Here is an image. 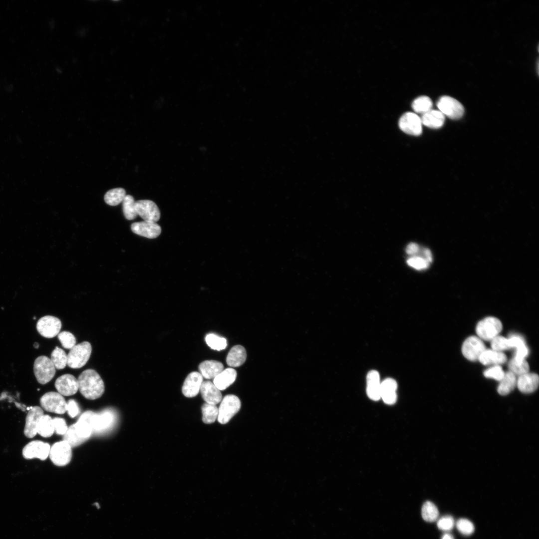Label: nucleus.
Wrapping results in <instances>:
<instances>
[{
    "label": "nucleus",
    "mask_w": 539,
    "mask_h": 539,
    "mask_svg": "<svg viewBox=\"0 0 539 539\" xmlns=\"http://www.w3.org/2000/svg\"><path fill=\"white\" fill-rule=\"evenodd\" d=\"M502 328V322L498 318L489 316L478 322L476 331L478 337L481 339L491 341L498 335Z\"/></svg>",
    "instance_id": "4"
},
{
    "label": "nucleus",
    "mask_w": 539,
    "mask_h": 539,
    "mask_svg": "<svg viewBox=\"0 0 539 539\" xmlns=\"http://www.w3.org/2000/svg\"><path fill=\"white\" fill-rule=\"evenodd\" d=\"M203 382V377L199 372H191L183 383L182 388L183 395L188 398L195 397L199 393Z\"/></svg>",
    "instance_id": "16"
},
{
    "label": "nucleus",
    "mask_w": 539,
    "mask_h": 539,
    "mask_svg": "<svg viewBox=\"0 0 539 539\" xmlns=\"http://www.w3.org/2000/svg\"><path fill=\"white\" fill-rule=\"evenodd\" d=\"M61 325V322L58 318L51 315H46L38 320L36 329L43 337L51 338L59 334Z\"/></svg>",
    "instance_id": "9"
},
{
    "label": "nucleus",
    "mask_w": 539,
    "mask_h": 539,
    "mask_svg": "<svg viewBox=\"0 0 539 539\" xmlns=\"http://www.w3.org/2000/svg\"><path fill=\"white\" fill-rule=\"evenodd\" d=\"M41 407L46 411L58 414L66 412L67 402L62 395L54 391L45 393L40 398Z\"/></svg>",
    "instance_id": "6"
},
{
    "label": "nucleus",
    "mask_w": 539,
    "mask_h": 539,
    "mask_svg": "<svg viewBox=\"0 0 539 539\" xmlns=\"http://www.w3.org/2000/svg\"><path fill=\"white\" fill-rule=\"evenodd\" d=\"M50 449V446L48 443L34 440L29 442L23 447L22 454L23 458L26 459L38 458L43 461L49 456Z\"/></svg>",
    "instance_id": "11"
},
{
    "label": "nucleus",
    "mask_w": 539,
    "mask_h": 539,
    "mask_svg": "<svg viewBox=\"0 0 539 539\" xmlns=\"http://www.w3.org/2000/svg\"><path fill=\"white\" fill-rule=\"evenodd\" d=\"M399 126L404 132L412 135H419L422 133L421 118L415 113L406 112L400 118Z\"/></svg>",
    "instance_id": "13"
},
{
    "label": "nucleus",
    "mask_w": 539,
    "mask_h": 539,
    "mask_svg": "<svg viewBox=\"0 0 539 539\" xmlns=\"http://www.w3.org/2000/svg\"><path fill=\"white\" fill-rule=\"evenodd\" d=\"M43 415V410L39 406L32 407L29 410L25 418L24 429V434L26 437L32 438L37 434L38 423Z\"/></svg>",
    "instance_id": "17"
},
{
    "label": "nucleus",
    "mask_w": 539,
    "mask_h": 539,
    "mask_svg": "<svg viewBox=\"0 0 539 539\" xmlns=\"http://www.w3.org/2000/svg\"><path fill=\"white\" fill-rule=\"evenodd\" d=\"M437 105L439 110L444 116L446 115L451 119L460 118L464 112V108L462 104L456 99L449 96L441 97L439 99Z\"/></svg>",
    "instance_id": "8"
},
{
    "label": "nucleus",
    "mask_w": 539,
    "mask_h": 539,
    "mask_svg": "<svg viewBox=\"0 0 539 539\" xmlns=\"http://www.w3.org/2000/svg\"><path fill=\"white\" fill-rule=\"evenodd\" d=\"M456 527L458 531L463 535L469 536L475 531L473 523L467 519H460L456 523Z\"/></svg>",
    "instance_id": "41"
},
{
    "label": "nucleus",
    "mask_w": 539,
    "mask_h": 539,
    "mask_svg": "<svg viewBox=\"0 0 539 539\" xmlns=\"http://www.w3.org/2000/svg\"><path fill=\"white\" fill-rule=\"evenodd\" d=\"M367 394L369 398L374 401L381 398L380 382L379 373L375 370L369 371L366 378Z\"/></svg>",
    "instance_id": "22"
},
{
    "label": "nucleus",
    "mask_w": 539,
    "mask_h": 539,
    "mask_svg": "<svg viewBox=\"0 0 539 539\" xmlns=\"http://www.w3.org/2000/svg\"><path fill=\"white\" fill-rule=\"evenodd\" d=\"M54 432L59 435H64L68 429L65 420L60 417L53 418Z\"/></svg>",
    "instance_id": "45"
},
{
    "label": "nucleus",
    "mask_w": 539,
    "mask_h": 539,
    "mask_svg": "<svg viewBox=\"0 0 539 539\" xmlns=\"http://www.w3.org/2000/svg\"><path fill=\"white\" fill-rule=\"evenodd\" d=\"M125 196V190L122 188H117L108 191L104 195V199L107 204L114 206L122 202Z\"/></svg>",
    "instance_id": "31"
},
{
    "label": "nucleus",
    "mask_w": 539,
    "mask_h": 539,
    "mask_svg": "<svg viewBox=\"0 0 539 539\" xmlns=\"http://www.w3.org/2000/svg\"><path fill=\"white\" fill-rule=\"evenodd\" d=\"M491 346L493 350L500 352L512 348L509 338L500 335L491 340Z\"/></svg>",
    "instance_id": "40"
},
{
    "label": "nucleus",
    "mask_w": 539,
    "mask_h": 539,
    "mask_svg": "<svg viewBox=\"0 0 539 539\" xmlns=\"http://www.w3.org/2000/svg\"><path fill=\"white\" fill-rule=\"evenodd\" d=\"M412 107L415 112L424 114L431 109L432 102L429 97L421 96L413 101Z\"/></svg>",
    "instance_id": "36"
},
{
    "label": "nucleus",
    "mask_w": 539,
    "mask_h": 539,
    "mask_svg": "<svg viewBox=\"0 0 539 539\" xmlns=\"http://www.w3.org/2000/svg\"><path fill=\"white\" fill-rule=\"evenodd\" d=\"M504 374V371L499 365L490 367L486 369L484 372L485 377L493 378L499 381L503 378Z\"/></svg>",
    "instance_id": "44"
},
{
    "label": "nucleus",
    "mask_w": 539,
    "mask_h": 539,
    "mask_svg": "<svg viewBox=\"0 0 539 539\" xmlns=\"http://www.w3.org/2000/svg\"><path fill=\"white\" fill-rule=\"evenodd\" d=\"M478 360L485 365H497L506 362L507 357L502 352L493 349H486L480 355Z\"/></svg>",
    "instance_id": "26"
},
{
    "label": "nucleus",
    "mask_w": 539,
    "mask_h": 539,
    "mask_svg": "<svg viewBox=\"0 0 539 539\" xmlns=\"http://www.w3.org/2000/svg\"><path fill=\"white\" fill-rule=\"evenodd\" d=\"M131 230L133 233L148 239L156 238L161 233V228L158 224L147 221L132 223Z\"/></svg>",
    "instance_id": "14"
},
{
    "label": "nucleus",
    "mask_w": 539,
    "mask_h": 539,
    "mask_svg": "<svg viewBox=\"0 0 539 539\" xmlns=\"http://www.w3.org/2000/svg\"><path fill=\"white\" fill-rule=\"evenodd\" d=\"M202 420L206 424H211L217 419L218 408L216 405L204 403L201 407Z\"/></svg>",
    "instance_id": "33"
},
{
    "label": "nucleus",
    "mask_w": 539,
    "mask_h": 539,
    "mask_svg": "<svg viewBox=\"0 0 539 539\" xmlns=\"http://www.w3.org/2000/svg\"><path fill=\"white\" fill-rule=\"evenodd\" d=\"M78 390L85 398L95 400L104 393V382L99 374L94 370L83 371L77 378Z\"/></svg>",
    "instance_id": "1"
},
{
    "label": "nucleus",
    "mask_w": 539,
    "mask_h": 539,
    "mask_svg": "<svg viewBox=\"0 0 539 539\" xmlns=\"http://www.w3.org/2000/svg\"><path fill=\"white\" fill-rule=\"evenodd\" d=\"M114 418L112 412L105 411L97 414L93 412L91 422L93 431H103L109 428L112 424Z\"/></svg>",
    "instance_id": "21"
},
{
    "label": "nucleus",
    "mask_w": 539,
    "mask_h": 539,
    "mask_svg": "<svg viewBox=\"0 0 539 539\" xmlns=\"http://www.w3.org/2000/svg\"><path fill=\"white\" fill-rule=\"evenodd\" d=\"M38 346L39 345H38V344L37 343H35V344L34 345V346L35 348H37Z\"/></svg>",
    "instance_id": "49"
},
{
    "label": "nucleus",
    "mask_w": 539,
    "mask_h": 539,
    "mask_svg": "<svg viewBox=\"0 0 539 539\" xmlns=\"http://www.w3.org/2000/svg\"><path fill=\"white\" fill-rule=\"evenodd\" d=\"M200 391L203 399L207 403L216 405L222 400L220 390L210 381H203Z\"/></svg>",
    "instance_id": "18"
},
{
    "label": "nucleus",
    "mask_w": 539,
    "mask_h": 539,
    "mask_svg": "<svg viewBox=\"0 0 539 539\" xmlns=\"http://www.w3.org/2000/svg\"><path fill=\"white\" fill-rule=\"evenodd\" d=\"M539 377L535 373H527L519 376L517 386L521 392L526 394L532 393L538 388Z\"/></svg>",
    "instance_id": "19"
},
{
    "label": "nucleus",
    "mask_w": 539,
    "mask_h": 539,
    "mask_svg": "<svg viewBox=\"0 0 539 539\" xmlns=\"http://www.w3.org/2000/svg\"><path fill=\"white\" fill-rule=\"evenodd\" d=\"M54 432L53 419L48 415H43L37 427V433L44 438L51 437Z\"/></svg>",
    "instance_id": "30"
},
{
    "label": "nucleus",
    "mask_w": 539,
    "mask_h": 539,
    "mask_svg": "<svg viewBox=\"0 0 539 539\" xmlns=\"http://www.w3.org/2000/svg\"><path fill=\"white\" fill-rule=\"evenodd\" d=\"M122 210L125 218L128 220H132L137 217L135 201L132 196L126 195L122 201Z\"/></svg>",
    "instance_id": "32"
},
{
    "label": "nucleus",
    "mask_w": 539,
    "mask_h": 539,
    "mask_svg": "<svg viewBox=\"0 0 539 539\" xmlns=\"http://www.w3.org/2000/svg\"><path fill=\"white\" fill-rule=\"evenodd\" d=\"M517 385L516 375L509 371L505 372L504 376L497 388L498 392L501 395H506L512 392Z\"/></svg>",
    "instance_id": "29"
},
{
    "label": "nucleus",
    "mask_w": 539,
    "mask_h": 539,
    "mask_svg": "<svg viewBox=\"0 0 539 539\" xmlns=\"http://www.w3.org/2000/svg\"><path fill=\"white\" fill-rule=\"evenodd\" d=\"M246 358L245 348L242 345H237L230 350L226 358V362L229 366L236 367L242 365Z\"/></svg>",
    "instance_id": "25"
},
{
    "label": "nucleus",
    "mask_w": 539,
    "mask_h": 539,
    "mask_svg": "<svg viewBox=\"0 0 539 539\" xmlns=\"http://www.w3.org/2000/svg\"><path fill=\"white\" fill-rule=\"evenodd\" d=\"M54 385L57 392L62 396L74 395L78 390L77 379L70 374H65L59 376L56 380Z\"/></svg>",
    "instance_id": "15"
},
{
    "label": "nucleus",
    "mask_w": 539,
    "mask_h": 539,
    "mask_svg": "<svg viewBox=\"0 0 539 539\" xmlns=\"http://www.w3.org/2000/svg\"><path fill=\"white\" fill-rule=\"evenodd\" d=\"M454 518L449 515L443 516L438 520L437 525L438 529L442 531L449 532L452 530L455 526Z\"/></svg>",
    "instance_id": "43"
},
{
    "label": "nucleus",
    "mask_w": 539,
    "mask_h": 539,
    "mask_svg": "<svg viewBox=\"0 0 539 539\" xmlns=\"http://www.w3.org/2000/svg\"><path fill=\"white\" fill-rule=\"evenodd\" d=\"M49 456L55 465L64 466L71 460V447L64 440L56 442L50 447Z\"/></svg>",
    "instance_id": "7"
},
{
    "label": "nucleus",
    "mask_w": 539,
    "mask_h": 539,
    "mask_svg": "<svg viewBox=\"0 0 539 539\" xmlns=\"http://www.w3.org/2000/svg\"><path fill=\"white\" fill-rule=\"evenodd\" d=\"M421 120L422 124L427 127L438 128L444 124L445 116L439 110L431 109L423 114Z\"/></svg>",
    "instance_id": "27"
},
{
    "label": "nucleus",
    "mask_w": 539,
    "mask_h": 539,
    "mask_svg": "<svg viewBox=\"0 0 539 539\" xmlns=\"http://www.w3.org/2000/svg\"><path fill=\"white\" fill-rule=\"evenodd\" d=\"M237 374L235 369L227 368L214 378L213 383L220 391L225 390L235 382Z\"/></svg>",
    "instance_id": "24"
},
{
    "label": "nucleus",
    "mask_w": 539,
    "mask_h": 539,
    "mask_svg": "<svg viewBox=\"0 0 539 539\" xmlns=\"http://www.w3.org/2000/svg\"><path fill=\"white\" fill-rule=\"evenodd\" d=\"M397 388L396 381L392 378H387L380 383L381 398L386 404L391 405L396 402Z\"/></svg>",
    "instance_id": "20"
},
{
    "label": "nucleus",
    "mask_w": 539,
    "mask_h": 539,
    "mask_svg": "<svg viewBox=\"0 0 539 539\" xmlns=\"http://www.w3.org/2000/svg\"><path fill=\"white\" fill-rule=\"evenodd\" d=\"M421 515L425 521L434 522L438 519L439 513L435 505L430 501H427L422 507Z\"/></svg>",
    "instance_id": "34"
},
{
    "label": "nucleus",
    "mask_w": 539,
    "mask_h": 539,
    "mask_svg": "<svg viewBox=\"0 0 539 539\" xmlns=\"http://www.w3.org/2000/svg\"><path fill=\"white\" fill-rule=\"evenodd\" d=\"M33 371L37 381L41 384L49 382L54 376L56 371L51 359L45 355L35 359Z\"/></svg>",
    "instance_id": "5"
},
{
    "label": "nucleus",
    "mask_w": 539,
    "mask_h": 539,
    "mask_svg": "<svg viewBox=\"0 0 539 539\" xmlns=\"http://www.w3.org/2000/svg\"><path fill=\"white\" fill-rule=\"evenodd\" d=\"M419 251L420 248L418 245L413 243L409 244L406 249V252L407 254L413 256L417 254Z\"/></svg>",
    "instance_id": "47"
},
{
    "label": "nucleus",
    "mask_w": 539,
    "mask_h": 539,
    "mask_svg": "<svg viewBox=\"0 0 539 539\" xmlns=\"http://www.w3.org/2000/svg\"><path fill=\"white\" fill-rule=\"evenodd\" d=\"M63 436V440L67 442L71 447L77 446L85 441L77 434L74 424L68 428Z\"/></svg>",
    "instance_id": "39"
},
{
    "label": "nucleus",
    "mask_w": 539,
    "mask_h": 539,
    "mask_svg": "<svg viewBox=\"0 0 539 539\" xmlns=\"http://www.w3.org/2000/svg\"><path fill=\"white\" fill-rule=\"evenodd\" d=\"M137 215L144 221L156 223L160 218V212L157 205L149 200H141L135 202Z\"/></svg>",
    "instance_id": "12"
},
{
    "label": "nucleus",
    "mask_w": 539,
    "mask_h": 539,
    "mask_svg": "<svg viewBox=\"0 0 539 539\" xmlns=\"http://www.w3.org/2000/svg\"><path fill=\"white\" fill-rule=\"evenodd\" d=\"M50 359L55 369H62L67 365V355L63 349L56 346L51 352Z\"/></svg>",
    "instance_id": "35"
},
{
    "label": "nucleus",
    "mask_w": 539,
    "mask_h": 539,
    "mask_svg": "<svg viewBox=\"0 0 539 539\" xmlns=\"http://www.w3.org/2000/svg\"><path fill=\"white\" fill-rule=\"evenodd\" d=\"M80 411V409L77 402L74 399H70L67 402L66 412L71 418L77 416Z\"/></svg>",
    "instance_id": "46"
},
{
    "label": "nucleus",
    "mask_w": 539,
    "mask_h": 539,
    "mask_svg": "<svg viewBox=\"0 0 539 539\" xmlns=\"http://www.w3.org/2000/svg\"><path fill=\"white\" fill-rule=\"evenodd\" d=\"M431 252L428 249H424L422 256H415L408 259V265L417 270H425L428 268L432 261Z\"/></svg>",
    "instance_id": "28"
},
{
    "label": "nucleus",
    "mask_w": 539,
    "mask_h": 539,
    "mask_svg": "<svg viewBox=\"0 0 539 539\" xmlns=\"http://www.w3.org/2000/svg\"><path fill=\"white\" fill-rule=\"evenodd\" d=\"M91 352V345L88 341L76 344L70 349L67 355V365L73 369L82 367L88 361Z\"/></svg>",
    "instance_id": "2"
},
{
    "label": "nucleus",
    "mask_w": 539,
    "mask_h": 539,
    "mask_svg": "<svg viewBox=\"0 0 539 539\" xmlns=\"http://www.w3.org/2000/svg\"><path fill=\"white\" fill-rule=\"evenodd\" d=\"M508 366L510 371L519 376L529 372L530 370L529 363L525 359L518 362L513 358L509 361Z\"/></svg>",
    "instance_id": "38"
},
{
    "label": "nucleus",
    "mask_w": 539,
    "mask_h": 539,
    "mask_svg": "<svg viewBox=\"0 0 539 539\" xmlns=\"http://www.w3.org/2000/svg\"><path fill=\"white\" fill-rule=\"evenodd\" d=\"M441 539H454V537L449 533H445L443 535Z\"/></svg>",
    "instance_id": "48"
},
{
    "label": "nucleus",
    "mask_w": 539,
    "mask_h": 539,
    "mask_svg": "<svg viewBox=\"0 0 539 539\" xmlns=\"http://www.w3.org/2000/svg\"><path fill=\"white\" fill-rule=\"evenodd\" d=\"M486 349V346L482 340L476 336L468 337L462 346V352L464 356L472 361L478 360Z\"/></svg>",
    "instance_id": "10"
},
{
    "label": "nucleus",
    "mask_w": 539,
    "mask_h": 539,
    "mask_svg": "<svg viewBox=\"0 0 539 539\" xmlns=\"http://www.w3.org/2000/svg\"><path fill=\"white\" fill-rule=\"evenodd\" d=\"M205 341L211 349L218 351L225 349L227 346V340L225 338L213 333L207 334L205 337Z\"/></svg>",
    "instance_id": "37"
},
{
    "label": "nucleus",
    "mask_w": 539,
    "mask_h": 539,
    "mask_svg": "<svg viewBox=\"0 0 539 539\" xmlns=\"http://www.w3.org/2000/svg\"><path fill=\"white\" fill-rule=\"evenodd\" d=\"M241 406V401L237 396L232 394L226 395L221 401L218 408V422L222 424L229 422L238 412Z\"/></svg>",
    "instance_id": "3"
},
{
    "label": "nucleus",
    "mask_w": 539,
    "mask_h": 539,
    "mask_svg": "<svg viewBox=\"0 0 539 539\" xmlns=\"http://www.w3.org/2000/svg\"><path fill=\"white\" fill-rule=\"evenodd\" d=\"M58 338L62 346L65 349H71L76 345V338L71 332L62 331L58 334Z\"/></svg>",
    "instance_id": "42"
},
{
    "label": "nucleus",
    "mask_w": 539,
    "mask_h": 539,
    "mask_svg": "<svg viewBox=\"0 0 539 539\" xmlns=\"http://www.w3.org/2000/svg\"><path fill=\"white\" fill-rule=\"evenodd\" d=\"M200 373L207 379H214L224 370V365L215 360H205L199 365Z\"/></svg>",
    "instance_id": "23"
}]
</instances>
